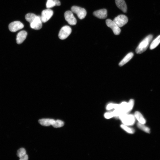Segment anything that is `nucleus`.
<instances>
[{
  "mask_svg": "<svg viewBox=\"0 0 160 160\" xmlns=\"http://www.w3.org/2000/svg\"><path fill=\"white\" fill-rule=\"evenodd\" d=\"M153 37V36L152 35H149L147 36L137 47L136 50V53L140 54L145 52L148 48Z\"/></svg>",
  "mask_w": 160,
  "mask_h": 160,
  "instance_id": "1",
  "label": "nucleus"
},
{
  "mask_svg": "<svg viewBox=\"0 0 160 160\" xmlns=\"http://www.w3.org/2000/svg\"><path fill=\"white\" fill-rule=\"evenodd\" d=\"M123 124L130 126L134 124L136 119L134 115L128 114L120 115L119 117Z\"/></svg>",
  "mask_w": 160,
  "mask_h": 160,
  "instance_id": "2",
  "label": "nucleus"
},
{
  "mask_svg": "<svg viewBox=\"0 0 160 160\" xmlns=\"http://www.w3.org/2000/svg\"><path fill=\"white\" fill-rule=\"evenodd\" d=\"M71 11L73 13L76 14L80 20L83 19L87 15V12L85 9L77 6H72Z\"/></svg>",
  "mask_w": 160,
  "mask_h": 160,
  "instance_id": "3",
  "label": "nucleus"
},
{
  "mask_svg": "<svg viewBox=\"0 0 160 160\" xmlns=\"http://www.w3.org/2000/svg\"><path fill=\"white\" fill-rule=\"evenodd\" d=\"M72 31L71 28L69 26H65L63 27L59 33V38L61 40L66 39L71 33Z\"/></svg>",
  "mask_w": 160,
  "mask_h": 160,
  "instance_id": "4",
  "label": "nucleus"
},
{
  "mask_svg": "<svg viewBox=\"0 0 160 160\" xmlns=\"http://www.w3.org/2000/svg\"><path fill=\"white\" fill-rule=\"evenodd\" d=\"M113 21L119 28L122 27L128 23V19L126 16L120 15L115 18Z\"/></svg>",
  "mask_w": 160,
  "mask_h": 160,
  "instance_id": "5",
  "label": "nucleus"
},
{
  "mask_svg": "<svg viewBox=\"0 0 160 160\" xmlns=\"http://www.w3.org/2000/svg\"><path fill=\"white\" fill-rule=\"evenodd\" d=\"M64 17L66 21L71 25H74L77 24L76 19L74 16L73 12L71 11H68L64 14Z\"/></svg>",
  "mask_w": 160,
  "mask_h": 160,
  "instance_id": "6",
  "label": "nucleus"
},
{
  "mask_svg": "<svg viewBox=\"0 0 160 160\" xmlns=\"http://www.w3.org/2000/svg\"><path fill=\"white\" fill-rule=\"evenodd\" d=\"M53 14V11L50 9L43 10L41 16L42 22L45 23L48 21L52 16Z\"/></svg>",
  "mask_w": 160,
  "mask_h": 160,
  "instance_id": "7",
  "label": "nucleus"
},
{
  "mask_svg": "<svg viewBox=\"0 0 160 160\" xmlns=\"http://www.w3.org/2000/svg\"><path fill=\"white\" fill-rule=\"evenodd\" d=\"M106 24L108 27L111 28L115 34H119L121 32V30L113 21L110 19H107L106 21Z\"/></svg>",
  "mask_w": 160,
  "mask_h": 160,
  "instance_id": "8",
  "label": "nucleus"
},
{
  "mask_svg": "<svg viewBox=\"0 0 160 160\" xmlns=\"http://www.w3.org/2000/svg\"><path fill=\"white\" fill-rule=\"evenodd\" d=\"M24 24L21 22L16 21L13 22L9 24V29L12 32H16L20 30L24 27Z\"/></svg>",
  "mask_w": 160,
  "mask_h": 160,
  "instance_id": "9",
  "label": "nucleus"
},
{
  "mask_svg": "<svg viewBox=\"0 0 160 160\" xmlns=\"http://www.w3.org/2000/svg\"><path fill=\"white\" fill-rule=\"evenodd\" d=\"M42 23L41 16H37L34 21L30 24V26L32 29L38 30L41 29Z\"/></svg>",
  "mask_w": 160,
  "mask_h": 160,
  "instance_id": "10",
  "label": "nucleus"
},
{
  "mask_svg": "<svg viewBox=\"0 0 160 160\" xmlns=\"http://www.w3.org/2000/svg\"><path fill=\"white\" fill-rule=\"evenodd\" d=\"M93 15L96 17L101 19H104L107 17V11L106 9H101V10L94 12Z\"/></svg>",
  "mask_w": 160,
  "mask_h": 160,
  "instance_id": "11",
  "label": "nucleus"
},
{
  "mask_svg": "<svg viewBox=\"0 0 160 160\" xmlns=\"http://www.w3.org/2000/svg\"><path fill=\"white\" fill-rule=\"evenodd\" d=\"M27 32L25 31H22L19 32L16 37L17 43L18 44L22 43L26 38Z\"/></svg>",
  "mask_w": 160,
  "mask_h": 160,
  "instance_id": "12",
  "label": "nucleus"
},
{
  "mask_svg": "<svg viewBox=\"0 0 160 160\" xmlns=\"http://www.w3.org/2000/svg\"><path fill=\"white\" fill-rule=\"evenodd\" d=\"M115 3L117 6L124 12L126 13L127 7L124 0H115Z\"/></svg>",
  "mask_w": 160,
  "mask_h": 160,
  "instance_id": "13",
  "label": "nucleus"
},
{
  "mask_svg": "<svg viewBox=\"0 0 160 160\" xmlns=\"http://www.w3.org/2000/svg\"><path fill=\"white\" fill-rule=\"evenodd\" d=\"M55 120L50 119H43L38 121L39 123L42 126H52L55 123Z\"/></svg>",
  "mask_w": 160,
  "mask_h": 160,
  "instance_id": "14",
  "label": "nucleus"
},
{
  "mask_svg": "<svg viewBox=\"0 0 160 160\" xmlns=\"http://www.w3.org/2000/svg\"><path fill=\"white\" fill-rule=\"evenodd\" d=\"M134 116L136 119L138 121V123L145 124L146 123V121L143 115L141 113L138 111L135 113Z\"/></svg>",
  "mask_w": 160,
  "mask_h": 160,
  "instance_id": "15",
  "label": "nucleus"
},
{
  "mask_svg": "<svg viewBox=\"0 0 160 160\" xmlns=\"http://www.w3.org/2000/svg\"><path fill=\"white\" fill-rule=\"evenodd\" d=\"M134 55V54L133 53H130L128 54L119 63V66L122 67L126 63L133 57Z\"/></svg>",
  "mask_w": 160,
  "mask_h": 160,
  "instance_id": "16",
  "label": "nucleus"
},
{
  "mask_svg": "<svg viewBox=\"0 0 160 160\" xmlns=\"http://www.w3.org/2000/svg\"><path fill=\"white\" fill-rule=\"evenodd\" d=\"M160 43V35L158 36L151 44L150 49L153 50L155 49Z\"/></svg>",
  "mask_w": 160,
  "mask_h": 160,
  "instance_id": "17",
  "label": "nucleus"
},
{
  "mask_svg": "<svg viewBox=\"0 0 160 160\" xmlns=\"http://www.w3.org/2000/svg\"><path fill=\"white\" fill-rule=\"evenodd\" d=\"M35 14L33 13H28L26 14L25 16L26 20L30 24H31L37 17Z\"/></svg>",
  "mask_w": 160,
  "mask_h": 160,
  "instance_id": "18",
  "label": "nucleus"
},
{
  "mask_svg": "<svg viewBox=\"0 0 160 160\" xmlns=\"http://www.w3.org/2000/svg\"><path fill=\"white\" fill-rule=\"evenodd\" d=\"M144 125L140 124L138 122L137 124V126L139 128L145 132L147 133H150V128Z\"/></svg>",
  "mask_w": 160,
  "mask_h": 160,
  "instance_id": "19",
  "label": "nucleus"
},
{
  "mask_svg": "<svg viewBox=\"0 0 160 160\" xmlns=\"http://www.w3.org/2000/svg\"><path fill=\"white\" fill-rule=\"evenodd\" d=\"M121 127L129 134H133L135 133L134 129L129 127L128 126L122 124L121 125Z\"/></svg>",
  "mask_w": 160,
  "mask_h": 160,
  "instance_id": "20",
  "label": "nucleus"
},
{
  "mask_svg": "<svg viewBox=\"0 0 160 160\" xmlns=\"http://www.w3.org/2000/svg\"><path fill=\"white\" fill-rule=\"evenodd\" d=\"M64 124V122L61 120L58 119L55 120V123L52 125L54 128H57L63 126Z\"/></svg>",
  "mask_w": 160,
  "mask_h": 160,
  "instance_id": "21",
  "label": "nucleus"
},
{
  "mask_svg": "<svg viewBox=\"0 0 160 160\" xmlns=\"http://www.w3.org/2000/svg\"><path fill=\"white\" fill-rule=\"evenodd\" d=\"M26 154V150L24 148L19 149L17 152V155L20 158Z\"/></svg>",
  "mask_w": 160,
  "mask_h": 160,
  "instance_id": "22",
  "label": "nucleus"
},
{
  "mask_svg": "<svg viewBox=\"0 0 160 160\" xmlns=\"http://www.w3.org/2000/svg\"><path fill=\"white\" fill-rule=\"evenodd\" d=\"M55 6H56L55 3L52 0H47L46 4V6L47 8L50 9Z\"/></svg>",
  "mask_w": 160,
  "mask_h": 160,
  "instance_id": "23",
  "label": "nucleus"
},
{
  "mask_svg": "<svg viewBox=\"0 0 160 160\" xmlns=\"http://www.w3.org/2000/svg\"><path fill=\"white\" fill-rule=\"evenodd\" d=\"M128 103L129 109L130 111L133 108L134 104V101L133 99H131L129 101Z\"/></svg>",
  "mask_w": 160,
  "mask_h": 160,
  "instance_id": "24",
  "label": "nucleus"
},
{
  "mask_svg": "<svg viewBox=\"0 0 160 160\" xmlns=\"http://www.w3.org/2000/svg\"><path fill=\"white\" fill-rule=\"evenodd\" d=\"M104 116L106 119H109L114 117V115L113 112L111 111L106 113L104 115Z\"/></svg>",
  "mask_w": 160,
  "mask_h": 160,
  "instance_id": "25",
  "label": "nucleus"
},
{
  "mask_svg": "<svg viewBox=\"0 0 160 160\" xmlns=\"http://www.w3.org/2000/svg\"><path fill=\"white\" fill-rule=\"evenodd\" d=\"M115 104L113 103H109L107 106L106 109L108 110H110L113 109H115Z\"/></svg>",
  "mask_w": 160,
  "mask_h": 160,
  "instance_id": "26",
  "label": "nucleus"
},
{
  "mask_svg": "<svg viewBox=\"0 0 160 160\" xmlns=\"http://www.w3.org/2000/svg\"><path fill=\"white\" fill-rule=\"evenodd\" d=\"M56 4V6H59L61 5V3L59 0H52Z\"/></svg>",
  "mask_w": 160,
  "mask_h": 160,
  "instance_id": "27",
  "label": "nucleus"
},
{
  "mask_svg": "<svg viewBox=\"0 0 160 160\" xmlns=\"http://www.w3.org/2000/svg\"><path fill=\"white\" fill-rule=\"evenodd\" d=\"M28 159V157L26 154L20 158L21 160H27Z\"/></svg>",
  "mask_w": 160,
  "mask_h": 160,
  "instance_id": "28",
  "label": "nucleus"
}]
</instances>
